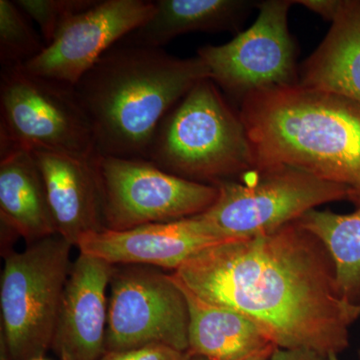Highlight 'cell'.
Here are the masks:
<instances>
[{
	"mask_svg": "<svg viewBox=\"0 0 360 360\" xmlns=\"http://www.w3.org/2000/svg\"><path fill=\"white\" fill-rule=\"evenodd\" d=\"M270 360H328V356L307 349L276 348Z\"/></svg>",
	"mask_w": 360,
	"mask_h": 360,
	"instance_id": "obj_24",
	"label": "cell"
},
{
	"mask_svg": "<svg viewBox=\"0 0 360 360\" xmlns=\"http://www.w3.org/2000/svg\"><path fill=\"white\" fill-rule=\"evenodd\" d=\"M255 168L286 165L347 187L360 207V103L300 84L243 97Z\"/></svg>",
	"mask_w": 360,
	"mask_h": 360,
	"instance_id": "obj_2",
	"label": "cell"
},
{
	"mask_svg": "<svg viewBox=\"0 0 360 360\" xmlns=\"http://www.w3.org/2000/svg\"><path fill=\"white\" fill-rule=\"evenodd\" d=\"M276 347L274 345H271V347L265 348V349L262 350V352H257V354L250 355V356L246 357V359L243 360H270L271 359V355L274 354V349H276ZM186 360H210L208 359H205V357L200 356V355H191L187 354V359Z\"/></svg>",
	"mask_w": 360,
	"mask_h": 360,
	"instance_id": "obj_25",
	"label": "cell"
},
{
	"mask_svg": "<svg viewBox=\"0 0 360 360\" xmlns=\"http://www.w3.org/2000/svg\"><path fill=\"white\" fill-rule=\"evenodd\" d=\"M14 2L39 25L42 39L47 45L68 18L89 8L96 0H16Z\"/></svg>",
	"mask_w": 360,
	"mask_h": 360,
	"instance_id": "obj_21",
	"label": "cell"
},
{
	"mask_svg": "<svg viewBox=\"0 0 360 360\" xmlns=\"http://www.w3.org/2000/svg\"><path fill=\"white\" fill-rule=\"evenodd\" d=\"M357 354H359V359L360 360V348H359V352H357Z\"/></svg>",
	"mask_w": 360,
	"mask_h": 360,
	"instance_id": "obj_29",
	"label": "cell"
},
{
	"mask_svg": "<svg viewBox=\"0 0 360 360\" xmlns=\"http://www.w3.org/2000/svg\"><path fill=\"white\" fill-rule=\"evenodd\" d=\"M32 153L59 236L77 246L87 234L105 229L96 155L82 158L44 149Z\"/></svg>",
	"mask_w": 360,
	"mask_h": 360,
	"instance_id": "obj_14",
	"label": "cell"
},
{
	"mask_svg": "<svg viewBox=\"0 0 360 360\" xmlns=\"http://www.w3.org/2000/svg\"><path fill=\"white\" fill-rule=\"evenodd\" d=\"M113 269L115 265L84 253L73 262L51 345L60 360H99L105 354Z\"/></svg>",
	"mask_w": 360,
	"mask_h": 360,
	"instance_id": "obj_13",
	"label": "cell"
},
{
	"mask_svg": "<svg viewBox=\"0 0 360 360\" xmlns=\"http://www.w3.org/2000/svg\"><path fill=\"white\" fill-rule=\"evenodd\" d=\"M0 219L26 245L58 233L44 177L32 150L15 148L0 155Z\"/></svg>",
	"mask_w": 360,
	"mask_h": 360,
	"instance_id": "obj_16",
	"label": "cell"
},
{
	"mask_svg": "<svg viewBox=\"0 0 360 360\" xmlns=\"http://www.w3.org/2000/svg\"><path fill=\"white\" fill-rule=\"evenodd\" d=\"M105 229L127 231L196 217L217 200L214 184L169 174L143 158L96 156Z\"/></svg>",
	"mask_w": 360,
	"mask_h": 360,
	"instance_id": "obj_8",
	"label": "cell"
},
{
	"mask_svg": "<svg viewBox=\"0 0 360 360\" xmlns=\"http://www.w3.org/2000/svg\"><path fill=\"white\" fill-rule=\"evenodd\" d=\"M296 222L326 248L341 297L360 304V207L347 214L312 210Z\"/></svg>",
	"mask_w": 360,
	"mask_h": 360,
	"instance_id": "obj_19",
	"label": "cell"
},
{
	"mask_svg": "<svg viewBox=\"0 0 360 360\" xmlns=\"http://www.w3.org/2000/svg\"><path fill=\"white\" fill-rule=\"evenodd\" d=\"M26 16L15 2L0 0L1 68L25 65L44 49V41Z\"/></svg>",
	"mask_w": 360,
	"mask_h": 360,
	"instance_id": "obj_20",
	"label": "cell"
},
{
	"mask_svg": "<svg viewBox=\"0 0 360 360\" xmlns=\"http://www.w3.org/2000/svg\"><path fill=\"white\" fill-rule=\"evenodd\" d=\"M298 84L360 103V0H341L323 41L303 63Z\"/></svg>",
	"mask_w": 360,
	"mask_h": 360,
	"instance_id": "obj_15",
	"label": "cell"
},
{
	"mask_svg": "<svg viewBox=\"0 0 360 360\" xmlns=\"http://www.w3.org/2000/svg\"><path fill=\"white\" fill-rule=\"evenodd\" d=\"M292 4L291 0L258 2L257 20L248 30L227 44L200 47L198 56L210 79L241 101L257 90L297 84V51L288 30Z\"/></svg>",
	"mask_w": 360,
	"mask_h": 360,
	"instance_id": "obj_10",
	"label": "cell"
},
{
	"mask_svg": "<svg viewBox=\"0 0 360 360\" xmlns=\"http://www.w3.org/2000/svg\"><path fill=\"white\" fill-rule=\"evenodd\" d=\"M187 352H179L165 345L148 347L106 352L99 360H186Z\"/></svg>",
	"mask_w": 360,
	"mask_h": 360,
	"instance_id": "obj_22",
	"label": "cell"
},
{
	"mask_svg": "<svg viewBox=\"0 0 360 360\" xmlns=\"http://www.w3.org/2000/svg\"><path fill=\"white\" fill-rule=\"evenodd\" d=\"M176 283L188 305L187 354L210 360H243L274 345L266 333L245 315L205 302Z\"/></svg>",
	"mask_w": 360,
	"mask_h": 360,
	"instance_id": "obj_17",
	"label": "cell"
},
{
	"mask_svg": "<svg viewBox=\"0 0 360 360\" xmlns=\"http://www.w3.org/2000/svg\"><path fill=\"white\" fill-rule=\"evenodd\" d=\"M0 360H13L6 341L2 335H0Z\"/></svg>",
	"mask_w": 360,
	"mask_h": 360,
	"instance_id": "obj_26",
	"label": "cell"
},
{
	"mask_svg": "<svg viewBox=\"0 0 360 360\" xmlns=\"http://www.w3.org/2000/svg\"><path fill=\"white\" fill-rule=\"evenodd\" d=\"M155 7L146 0H97L68 18L51 44L23 66L32 75L75 86L118 40L146 22Z\"/></svg>",
	"mask_w": 360,
	"mask_h": 360,
	"instance_id": "obj_11",
	"label": "cell"
},
{
	"mask_svg": "<svg viewBox=\"0 0 360 360\" xmlns=\"http://www.w3.org/2000/svg\"><path fill=\"white\" fill-rule=\"evenodd\" d=\"M212 184L217 200L198 217L226 240L270 233L333 201L354 202L347 187L286 165L253 168L238 180Z\"/></svg>",
	"mask_w": 360,
	"mask_h": 360,
	"instance_id": "obj_5",
	"label": "cell"
},
{
	"mask_svg": "<svg viewBox=\"0 0 360 360\" xmlns=\"http://www.w3.org/2000/svg\"><path fill=\"white\" fill-rule=\"evenodd\" d=\"M180 285L255 321L281 349L342 354L360 304L341 297L321 241L297 222L217 243L172 272Z\"/></svg>",
	"mask_w": 360,
	"mask_h": 360,
	"instance_id": "obj_1",
	"label": "cell"
},
{
	"mask_svg": "<svg viewBox=\"0 0 360 360\" xmlns=\"http://www.w3.org/2000/svg\"><path fill=\"white\" fill-rule=\"evenodd\" d=\"M32 360H47V359H45L44 357H40V359H32Z\"/></svg>",
	"mask_w": 360,
	"mask_h": 360,
	"instance_id": "obj_28",
	"label": "cell"
},
{
	"mask_svg": "<svg viewBox=\"0 0 360 360\" xmlns=\"http://www.w3.org/2000/svg\"><path fill=\"white\" fill-rule=\"evenodd\" d=\"M148 160L169 174L212 184L255 168L239 112L210 78L201 80L161 122Z\"/></svg>",
	"mask_w": 360,
	"mask_h": 360,
	"instance_id": "obj_4",
	"label": "cell"
},
{
	"mask_svg": "<svg viewBox=\"0 0 360 360\" xmlns=\"http://www.w3.org/2000/svg\"><path fill=\"white\" fill-rule=\"evenodd\" d=\"M225 241L231 240L220 238L196 215L127 231L105 229L84 236L77 248L112 265H146L174 272L196 253Z\"/></svg>",
	"mask_w": 360,
	"mask_h": 360,
	"instance_id": "obj_12",
	"label": "cell"
},
{
	"mask_svg": "<svg viewBox=\"0 0 360 360\" xmlns=\"http://www.w3.org/2000/svg\"><path fill=\"white\" fill-rule=\"evenodd\" d=\"M105 352L165 345L188 350L186 297L172 274L146 265H115Z\"/></svg>",
	"mask_w": 360,
	"mask_h": 360,
	"instance_id": "obj_9",
	"label": "cell"
},
{
	"mask_svg": "<svg viewBox=\"0 0 360 360\" xmlns=\"http://www.w3.org/2000/svg\"><path fill=\"white\" fill-rule=\"evenodd\" d=\"M0 155L44 149L77 158L97 155L94 130L75 86L32 75L23 65L1 68Z\"/></svg>",
	"mask_w": 360,
	"mask_h": 360,
	"instance_id": "obj_7",
	"label": "cell"
},
{
	"mask_svg": "<svg viewBox=\"0 0 360 360\" xmlns=\"http://www.w3.org/2000/svg\"><path fill=\"white\" fill-rule=\"evenodd\" d=\"M72 245L59 234L4 257L0 283L1 328L13 360L44 357L51 348Z\"/></svg>",
	"mask_w": 360,
	"mask_h": 360,
	"instance_id": "obj_6",
	"label": "cell"
},
{
	"mask_svg": "<svg viewBox=\"0 0 360 360\" xmlns=\"http://www.w3.org/2000/svg\"><path fill=\"white\" fill-rule=\"evenodd\" d=\"M255 4L245 0H158L153 15L130 33L127 44L160 49L188 32H233Z\"/></svg>",
	"mask_w": 360,
	"mask_h": 360,
	"instance_id": "obj_18",
	"label": "cell"
},
{
	"mask_svg": "<svg viewBox=\"0 0 360 360\" xmlns=\"http://www.w3.org/2000/svg\"><path fill=\"white\" fill-rule=\"evenodd\" d=\"M207 78L198 56L179 58L130 44L110 49L75 85L97 155L148 160L165 116Z\"/></svg>",
	"mask_w": 360,
	"mask_h": 360,
	"instance_id": "obj_3",
	"label": "cell"
},
{
	"mask_svg": "<svg viewBox=\"0 0 360 360\" xmlns=\"http://www.w3.org/2000/svg\"><path fill=\"white\" fill-rule=\"evenodd\" d=\"M328 360H340L338 354H329Z\"/></svg>",
	"mask_w": 360,
	"mask_h": 360,
	"instance_id": "obj_27",
	"label": "cell"
},
{
	"mask_svg": "<svg viewBox=\"0 0 360 360\" xmlns=\"http://www.w3.org/2000/svg\"><path fill=\"white\" fill-rule=\"evenodd\" d=\"M295 4L307 7L321 15L323 20L333 22L340 8V0H298Z\"/></svg>",
	"mask_w": 360,
	"mask_h": 360,
	"instance_id": "obj_23",
	"label": "cell"
}]
</instances>
